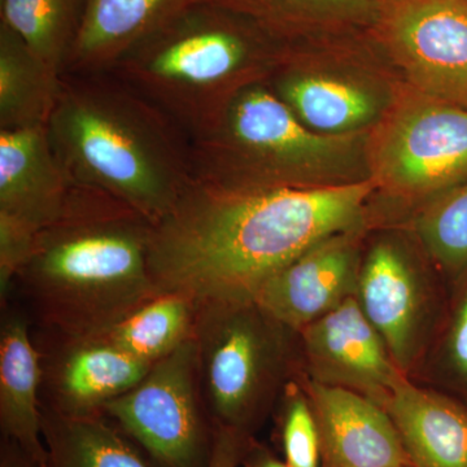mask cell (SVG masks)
Here are the masks:
<instances>
[{"label":"cell","mask_w":467,"mask_h":467,"mask_svg":"<svg viewBox=\"0 0 467 467\" xmlns=\"http://www.w3.org/2000/svg\"><path fill=\"white\" fill-rule=\"evenodd\" d=\"M299 333L303 376L312 382L358 393L383 407L407 377L356 297Z\"/></svg>","instance_id":"12"},{"label":"cell","mask_w":467,"mask_h":467,"mask_svg":"<svg viewBox=\"0 0 467 467\" xmlns=\"http://www.w3.org/2000/svg\"><path fill=\"white\" fill-rule=\"evenodd\" d=\"M256 21L281 39L318 30L370 29L376 23L378 0H207Z\"/></svg>","instance_id":"23"},{"label":"cell","mask_w":467,"mask_h":467,"mask_svg":"<svg viewBox=\"0 0 467 467\" xmlns=\"http://www.w3.org/2000/svg\"><path fill=\"white\" fill-rule=\"evenodd\" d=\"M399 467H414V466H399Z\"/></svg>","instance_id":"32"},{"label":"cell","mask_w":467,"mask_h":467,"mask_svg":"<svg viewBox=\"0 0 467 467\" xmlns=\"http://www.w3.org/2000/svg\"><path fill=\"white\" fill-rule=\"evenodd\" d=\"M46 128L70 183L109 193L153 225L193 182L189 135L112 73H64Z\"/></svg>","instance_id":"3"},{"label":"cell","mask_w":467,"mask_h":467,"mask_svg":"<svg viewBox=\"0 0 467 467\" xmlns=\"http://www.w3.org/2000/svg\"><path fill=\"white\" fill-rule=\"evenodd\" d=\"M69 178L46 126L0 130V230L34 242L66 205Z\"/></svg>","instance_id":"14"},{"label":"cell","mask_w":467,"mask_h":467,"mask_svg":"<svg viewBox=\"0 0 467 467\" xmlns=\"http://www.w3.org/2000/svg\"><path fill=\"white\" fill-rule=\"evenodd\" d=\"M195 0H86L81 29L64 73H109L178 12Z\"/></svg>","instance_id":"18"},{"label":"cell","mask_w":467,"mask_h":467,"mask_svg":"<svg viewBox=\"0 0 467 467\" xmlns=\"http://www.w3.org/2000/svg\"><path fill=\"white\" fill-rule=\"evenodd\" d=\"M195 342L202 398L213 430L252 432L303 374L300 333L252 297L199 301Z\"/></svg>","instance_id":"5"},{"label":"cell","mask_w":467,"mask_h":467,"mask_svg":"<svg viewBox=\"0 0 467 467\" xmlns=\"http://www.w3.org/2000/svg\"><path fill=\"white\" fill-rule=\"evenodd\" d=\"M358 131L313 130L265 82L239 92L207 130L190 138L193 181L223 189L317 183L313 173L349 155Z\"/></svg>","instance_id":"6"},{"label":"cell","mask_w":467,"mask_h":467,"mask_svg":"<svg viewBox=\"0 0 467 467\" xmlns=\"http://www.w3.org/2000/svg\"><path fill=\"white\" fill-rule=\"evenodd\" d=\"M407 229L445 282L459 284L467 275V181L418 208Z\"/></svg>","instance_id":"25"},{"label":"cell","mask_w":467,"mask_h":467,"mask_svg":"<svg viewBox=\"0 0 467 467\" xmlns=\"http://www.w3.org/2000/svg\"><path fill=\"white\" fill-rule=\"evenodd\" d=\"M273 81V91L313 130L352 133L379 112L377 98L348 79L317 76L288 67Z\"/></svg>","instance_id":"19"},{"label":"cell","mask_w":467,"mask_h":467,"mask_svg":"<svg viewBox=\"0 0 467 467\" xmlns=\"http://www.w3.org/2000/svg\"><path fill=\"white\" fill-rule=\"evenodd\" d=\"M466 2H467V0H466Z\"/></svg>","instance_id":"33"},{"label":"cell","mask_w":467,"mask_h":467,"mask_svg":"<svg viewBox=\"0 0 467 467\" xmlns=\"http://www.w3.org/2000/svg\"><path fill=\"white\" fill-rule=\"evenodd\" d=\"M370 177L343 183L223 189L193 181L153 225L150 267L158 294L198 301L251 297L317 243L368 227Z\"/></svg>","instance_id":"1"},{"label":"cell","mask_w":467,"mask_h":467,"mask_svg":"<svg viewBox=\"0 0 467 467\" xmlns=\"http://www.w3.org/2000/svg\"><path fill=\"white\" fill-rule=\"evenodd\" d=\"M281 42L245 15L195 0L109 73L192 138L213 125L239 92L265 82L266 70L285 57Z\"/></svg>","instance_id":"4"},{"label":"cell","mask_w":467,"mask_h":467,"mask_svg":"<svg viewBox=\"0 0 467 467\" xmlns=\"http://www.w3.org/2000/svg\"><path fill=\"white\" fill-rule=\"evenodd\" d=\"M368 34L409 85L467 109L466 0L380 2Z\"/></svg>","instance_id":"10"},{"label":"cell","mask_w":467,"mask_h":467,"mask_svg":"<svg viewBox=\"0 0 467 467\" xmlns=\"http://www.w3.org/2000/svg\"><path fill=\"white\" fill-rule=\"evenodd\" d=\"M47 467H150L106 416H61L42 407Z\"/></svg>","instance_id":"22"},{"label":"cell","mask_w":467,"mask_h":467,"mask_svg":"<svg viewBox=\"0 0 467 467\" xmlns=\"http://www.w3.org/2000/svg\"><path fill=\"white\" fill-rule=\"evenodd\" d=\"M410 379L467 404V275L451 291L434 342Z\"/></svg>","instance_id":"26"},{"label":"cell","mask_w":467,"mask_h":467,"mask_svg":"<svg viewBox=\"0 0 467 467\" xmlns=\"http://www.w3.org/2000/svg\"><path fill=\"white\" fill-rule=\"evenodd\" d=\"M153 223L92 187L72 183L57 220L36 234L18 270L43 331L100 335L158 294L150 267Z\"/></svg>","instance_id":"2"},{"label":"cell","mask_w":467,"mask_h":467,"mask_svg":"<svg viewBox=\"0 0 467 467\" xmlns=\"http://www.w3.org/2000/svg\"><path fill=\"white\" fill-rule=\"evenodd\" d=\"M42 407L66 417L104 416L110 401L137 386L152 365L101 335L41 331Z\"/></svg>","instance_id":"11"},{"label":"cell","mask_w":467,"mask_h":467,"mask_svg":"<svg viewBox=\"0 0 467 467\" xmlns=\"http://www.w3.org/2000/svg\"><path fill=\"white\" fill-rule=\"evenodd\" d=\"M400 239L378 236L365 248L356 300L402 374L413 378L441 327L451 291L420 244L410 251Z\"/></svg>","instance_id":"8"},{"label":"cell","mask_w":467,"mask_h":467,"mask_svg":"<svg viewBox=\"0 0 467 467\" xmlns=\"http://www.w3.org/2000/svg\"><path fill=\"white\" fill-rule=\"evenodd\" d=\"M378 2H387V0H378Z\"/></svg>","instance_id":"31"},{"label":"cell","mask_w":467,"mask_h":467,"mask_svg":"<svg viewBox=\"0 0 467 467\" xmlns=\"http://www.w3.org/2000/svg\"><path fill=\"white\" fill-rule=\"evenodd\" d=\"M252 438L227 429H216L207 467H238Z\"/></svg>","instance_id":"28"},{"label":"cell","mask_w":467,"mask_h":467,"mask_svg":"<svg viewBox=\"0 0 467 467\" xmlns=\"http://www.w3.org/2000/svg\"><path fill=\"white\" fill-rule=\"evenodd\" d=\"M368 229L337 234L313 245L266 278L252 299L285 325L303 330L356 297Z\"/></svg>","instance_id":"13"},{"label":"cell","mask_w":467,"mask_h":467,"mask_svg":"<svg viewBox=\"0 0 467 467\" xmlns=\"http://www.w3.org/2000/svg\"><path fill=\"white\" fill-rule=\"evenodd\" d=\"M367 158L377 192L422 207L467 181V109L398 86L370 130Z\"/></svg>","instance_id":"7"},{"label":"cell","mask_w":467,"mask_h":467,"mask_svg":"<svg viewBox=\"0 0 467 467\" xmlns=\"http://www.w3.org/2000/svg\"><path fill=\"white\" fill-rule=\"evenodd\" d=\"M243 461H245V467H290L285 461L273 456L266 448L254 444V439L248 445Z\"/></svg>","instance_id":"29"},{"label":"cell","mask_w":467,"mask_h":467,"mask_svg":"<svg viewBox=\"0 0 467 467\" xmlns=\"http://www.w3.org/2000/svg\"><path fill=\"white\" fill-rule=\"evenodd\" d=\"M300 377L285 387L276 407L281 416L285 462L290 467H321L317 422Z\"/></svg>","instance_id":"27"},{"label":"cell","mask_w":467,"mask_h":467,"mask_svg":"<svg viewBox=\"0 0 467 467\" xmlns=\"http://www.w3.org/2000/svg\"><path fill=\"white\" fill-rule=\"evenodd\" d=\"M86 0H0L8 26L52 69L64 75L81 29Z\"/></svg>","instance_id":"24"},{"label":"cell","mask_w":467,"mask_h":467,"mask_svg":"<svg viewBox=\"0 0 467 467\" xmlns=\"http://www.w3.org/2000/svg\"><path fill=\"white\" fill-rule=\"evenodd\" d=\"M199 301L184 292H162L100 334L117 348L153 365L195 337Z\"/></svg>","instance_id":"21"},{"label":"cell","mask_w":467,"mask_h":467,"mask_svg":"<svg viewBox=\"0 0 467 467\" xmlns=\"http://www.w3.org/2000/svg\"><path fill=\"white\" fill-rule=\"evenodd\" d=\"M61 76L14 30L0 24V130L47 125L60 94Z\"/></svg>","instance_id":"20"},{"label":"cell","mask_w":467,"mask_h":467,"mask_svg":"<svg viewBox=\"0 0 467 467\" xmlns=\"http://www.w3.org/2000/svg\"><path fill=\"white\" fill-rule=\"evenodd\" d=\"M414 467H467V404L402 378L384 402Z\"/></svg>","instance_id":"17"},{"label":"cell","mask_w":467,"mask_h":467,"mask_svg":"<svg viewBox=\"0 0 467 467\" xmlns=\"http://www.w3.org/2000/svg\"><path fill=\"white\" fill-rule=\"evenodd\" d=\"M17 450V448H16ZM2 467H36L33 462L17 450V454H7L3 456Z\"/></svg>","instance_id":"30"},{"label":"cell","mask_w":467,"mask_h":467,"mask_svg":"<svg viewBox=\"0 0 467 467\" xmlns=\"http://www.w3.org/2000/svg\"><path fill=\"white\" fill-rule=\"evenodd\" d=\"M300 379L317 422L321 467L413 466L386 409L303 374Z\"/></svg>","instance_id":"15"},{"label":"cell","mask_w":467,"mask_h":467,"mask_svg":"<svg viewBox=\"0 0 467 467\" xmlns=\"http://www.w3.org/2000/svg\"><path fill=\"white\" fill-rule=\"evenodd\" d=\"M41 352L27 313H3L0 330V425L3 434L36 467H47L43 441Z\"/></svg>","instance_id":"16"},{"label":"cell","mask_w":467,"mask_h":467,"mask_svg":"<svg viewBox=\"0 0 467 467\" xmlns=\"http://www.w3.org/2000/svg\"><path fill=\"white\" fill-rule=\"evenodd\" d=\"M104 416L161 467L208 463L213 442L209 445L195 337L153 364L137 386L107 405Z\"/></svg>","instance_id":"9"}]
</instances>
